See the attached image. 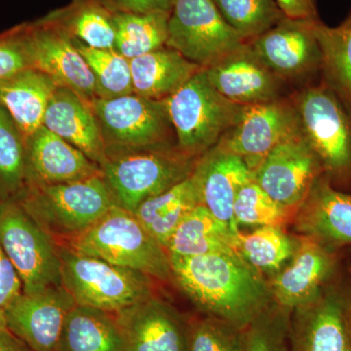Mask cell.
<instances>
[{
    "label": "cell",
    "instance_id": "obj_1",
    "mask_svg": "<svg viewBox=\"0 0 351 351\" xmlns=\"http://www.w3.org/2000/svg\"><path fill=\"white\" fill-rule=\"evenodd\" d=\"M169 258L173 280L203 314L242 330L274 304L267 279L237 253Z\"/></svg>",
    "mask_w": 351,
    "mask_h": 351
},
{
    "label": "cell",
    "instance_id": "obj_2",
    "mask_svg": "<svg viewBox=\"0 0 351 351\" xmlns=\"http://www.w3.org/2000/svg\"><path fill=\"white\" fill-rule=\"evenodd\" d=\"M198 158L178 145L142 149L108 147L101 169L115 204L135 213L145 200L188 179Z\"/></svg>",
    "mask_w": 351,
    "mask_h": 351
},
{
    "label": "cell",
    "instance_id": "obj_3",
    "mask_svg": "<svg viewBox=\"0 0 351 351\" xmlns=\"http://www.w3.org/2000/svg\"><path fill=\"white\" fill-rule=\"evenodd\" d=\"M54 239L64 241L86 232L115 201L103 174L56 184H27L14 197Z\"/></svg>",
    "mask_w": 351,
    "mask_h": 351
},
{
    "label": "cell",
    "instance_id": "obj_4",
    "mask_svg": "<svg viewBox=\"0 0 351 351\" xmlns=\"http://www.w3.org/2000/svg\"><path fill=\"white\" fill-rule=\"evenodd\" d=\"M69 250L137 270L154 280H173L169 256L135 214L114 205L86 232L69 240Z\"/></svg>",
    "mask_w": 351,
    "mask_h": 351
},
{
    "label": "cell",
    "instance_id": "obj_5",
    "mask_svg": "<svg viewBox=\"0 0 351 351\" xmlns=\"http://www.w3.org/2000/svg\"><path fill=\"white\" fill-rule=\"evenodd\" d=\"M177 145L200 157L219 144L239 123L244 108L223 97L208 80L204 69L164 100Z\"/></svg>",
    "mask_w": 351,
    "mask_h": 351
},
{
    "label": "cell",
    "instance_id": "obj_6",
    "mask_svg": "<svg viewBox=\"0 0 351 351\" xmlns=\"http://www.w3.org/2000/svg\"><path fill=\"white\" fill-rule=\"evenodd\" d=\"M62 285L77 306L117 313L154 294V278L137 270L119 267L58 246Z\"/></svg>",
    "mask_w": 351,
    "mask_h": 351
},
{
    "label": "cell",
    "instance_id": "obj_7",
    "mask_svg": "<svg viewBox=\"0 0 351 351\" xmlns=\"http://www.w3.org/2000/svg\"><path fill=\"white\" fill-rule=\"evenodd\" d=\"M293 103L325 177L339 191L350 186L351 119L343 104L326 84L302 90Z\"/></svg>",
    "mask_w": 351,
    "mask_h": 351
},
{
    "label": "cell",
    "instance_id": "obj_8",
    "mask_svg": "<svg viewBox=\"0 0 351 351\" xmlns=\"http://www.w3.org/2000/svg\"><path fill=\"white\" fill-rule=\"evenodd\" d=\"M0 246L17 270L25 294L62 285L56 242L14 198L0 203Z\"/></svg>",
    "mask_w": 351,
    "mask_h": 351
},
{
    "label": "cell",
    "instance_id": "obj_9",
    "mask_svg": "<svg viewBox=\"0 0 351 351\" xmlns=\"http://www.w3.org/2000/svg\"><path fill=\"white\" fill-rule=\"evenodd\" d=\"M167 29L166 46L202 69L247 43L226 22L214 0H177Z\"/></svg>",
    "mask_w": 351,
    "mask_h": 351
},
{
    "label": "cell",
    "instance_id": "obj_10",
    "mask_svg": "<svg viewBox=\"0 0 351 351\" xmlns=\"http://www.w3.org/2000/svg\"><path fill=\"white\" fill-rule=\"evenodd\" d=\"M106 147L142 149L171 145L175 135L164 101L136 93L92 103Z\"/></svg>",
    "mask_w": 351,
    "mask_h": 351
},
{
    "label": "cell",
    "instance_id": "obj_11",
    "mask_svg": "<svg viewBox=\"0 0 351 351\" xmlns=\"http://www.w3.org/2000/svg\"><path fill=\"white\" fill-rule=\"evenodd\" d=\"M295 247L287 265L267 279L274 304L292 311L311 302L338 278L348 257L317 240L295 235Z\"/></svg>",
    "mask_w": 351,
    "mask_h": 351
},
{
    "label": "cell",
    "instance_id": "obj_12",
    "mask_svg": "<svg viewBox=\"0 0 351 351\" xmlns=\"http://www.w3.org/2000/svg\"><path fill=\"white\" fill-rule=\"evenodd\" d=\"M323 175L301 132L277 145L252 176L272 199L295 214Z\"/></svg>",
    "mask_w": 351,
    "mask_h": 351
},
{
    "label": "cell",
    "instance_id": "obj_13",
    "mask_svg": "<svg viewBox=\"0 0 351 351\" xmlns=\"http://www.w3.org/2000/svg\"><path fill=\"white\" fill-rule=\"evenodd\" d=\"M301 132L294 103L279 98L245 107L239 123L217 145L241 157L253 175L277 145Z\"/></svg>",
    "mask_w": 351,
    "mask_h": 351
},
{
    "label": "cell",
    "instance_id": "obj_14",
    "mask_svg": "<svg viewBox=\"0 0 351 351\" xmlns=\"http://www.w3.org/2000/svg\"><path fill=\"white\" fill-rule=\"evenodd\" d=\"M346 267L320 294L291 311V351H351L345 314Z\"/></svg>",
    "mask_w": 351,
    "mask_h": 351
},
{
    "label": "cell",
    "instance_id": "obj_15",
    "mask_svg": "<svg viewBox=\"0 0 351 351\" xmlns=\"http://www.w3.org/2000/svg\"><path fill=\"white\" fill-rule=\"evenodd\" d=\"M27 43L32 68L43 71L92 105L99 98L91 69L71 36L59 25L43 19L27 23Z\"/></svg>",
    "mask_w": 351,
    "mask_h": 351
},
{
    "label": "cell",
    "instance_id": "obj_16",
    "mask_svg": "<svg viewBox=\"0 0 351 351\" xmlns=\"http://www.w3.org/2000/svg\"><path fill=\"white\" fill-rule=\"evenodd\" d=\"M75 306L63 285L22 293L4 308L7 329L32 351H56L64 320Z\"/></svg>",
    "mask_w": 351,
    "mask_h": 351
},
{
    "label": "cell",
    "instance_id": "obj_17",
    "mask_svg": "<svg viewBox=\"0 0 351 351\" xmlns=\"http://www.w3.org/2000/svg\"><path fill=\"white\" fill-rule=\"evenodd\" d=\"M126 351H186L188 319L156 295L114 313Z\"/></svg>",
    "mask_w": 351,
    "mask_h": 351
},
{
    "label": "cell",
    "instance_id": "obj_18",
    "mask_svg": "<svg viewBox=\"0 0 351 351\" xmlns=\"http://www.w3.org/2000/svg\"><path fill=\"white\" fill-rule=\"evenodd\" d=\"M193 178L199 191L200 204L228 232L237 235L233 207L240 189L253 176L241 157L215 145L198 158Z\"/></svg>",
    "mask_w": 351,
    "mask_h": 351
},
{
    "label": "cell",
    "instance_id": "obj_19",
    "mask_svg": "<svg viewBox=\"0 0 351 351\" xmlns=\"http://www.w3.org/2000/svg\"><path fill=\"white\" fill-rule=\"evenodd\" d=\"M313 22L284 18L249 43L261 61L279 78L306 75L321 66Z\"/></svg>",
    "mask_w": 351,
    "mask_h": 351
},
{
    "label": "cell",
    "instance_id": "obj_20",
    "mask_svg": "<svg viewBox=\"0 0 351 351\" xmlns=\"http://www.w3.org/2000/svg\"><path fill=\"white\" fill-rule=\"evenodd\" d=\"M204 71L219 93L242 107L280 98L281 78L261 61L249 43Z\"/></svg>",
    "mask_w": 351,
    "mask_h": 351
},
{
    "label": "cell",
    "instance_id": "obj_21",
    "mask_svg": "<svg viewBox=\"0 0 351 351\" xmlns=\"http://www.w3.org/2000/svg\"><path fill=\"white\" fill-rule=\"evenodd\" d=\"M101 174L98 164L44 126L25 140V186L64 184Z\"/></svg>",
    "mask_w": 351,
    "mask_h": 351
},
{
    "label": "cell",
    "instance_id": "obj_22",
    "mask_svg": "<svg viewBox=\"0 0 351 351\" xmlns=\"http://www.w3.org/2000/svg\"><path fill=\"white\" fill-rule=\"evenodd\" d=\"M291 225L299 235L345 250L351 246V195L335 188L323 175L295 212Z\"/></svg>",
    "mask_w": 351,
    "mask_h": 351
},
{
    "label": "cell",
    "instance_id": "obj_23",
    "mask_svg": "<svg viewBox=\"0 0 351 351\" xmlns=\"http://www.w3.org/2000/svg\"><path fill=\"white\" fill-rule=\"evenodd\" d=\"M43 126L80 149L101 167L106 157L105 140L92 106L66 87L51 97Z\"/></svg>",
    "mask_w": 351,
    "mask_h": 351
},
{
    "label": "cell",
    "instance_id": "obj_24",
    "mask_svg": "<svg viewBox=\"0 0 351 351\" xmlns=\"http://www.w3.org/2000/svg\"><path fill=\"white\" fill-rule=\"evenodd\" d=\"M58 87L52 78L34 68L0 80V107L12 117L25 140L43 126L48 103Z\"/></svg>",
    "mask_w": 351,
    "mask_h": 351
},
{
    "label": "cell",
    "instance_id": "obj_25",
    "mask_svg": "<svg viewBox=\"0 0 351 351\" xmlns=\"http://www.w3.org/2000/svg\"><path fill=\"white\" fill-rule=\"evenodd\" d=\"M130 68L134 93L156 101L167 99L202 69L168 46L134 58Z\"/></svg>",
    "mask_w": 351,
    "mask_h": 351
},
{
    "label": "cell",
    "instance_id": "obj_26",
    "mask_svg": "<svg viewBox=\"0 0 351 351\" xmlns=\"http://www.w3.org/2000/svg\"><path fill=\"white\" fill-rule=\"evenodd\" d=\"M56 351H126L114 314L75 304L66 315Z\"/></svg>",
    "mask_w": 351,
    "mask_h": 351
},
{
    "label": "cell",
    "instance_id": "obj_27",
    "mask_svg": "<svg viewBox=\"0 0 351 351\" xmlns=\"http://www.w3.org/2000/svg\"><path fill=\"white\" fill-rule=\"evenodd\" d=\"M198 205L199 191L191 174L168 191L145 200L134 214L147 232L166 250L176 228Z\"/></svg>",
    "mask_w": 351,
    "mask_h": 351
},
{
    "label": "cell",
    "instance_id": "obj_28",
    "mask_svg": "<svg viewBox=\"0 0 351 351\" xmlns=\"http://www.w3.org/2000/svg\"><path fill=\"white\" fill-rule=\"evenodd\" d=\"M235 239L237 235L228 232L206 208L200 204L186 215L176 228L166 247V252L169 258L237 253Z\"/></svg>",
    "mask_w": 351,
    "mask_h": 351
},
{
    "label": "cell",
    "instance_id": "obj_29",
    "mask_svg": "<svg viewBox=\"0 0 351 351\" xmlns=\"http://www.w3.org/2000/svg\"><path fill=\"white\" fill-rule=\"evenodd\" d=\"M45 19L59 25L71 38L88 47L114 50L112 12L97 0H75L66 8L50 14Z\"/></svg>",
    "mask_w": 351,
    "mask_h": 351
},
{
    "label": "cell",
    "instance_id": "obj_30",
    "mask_svg": "<svg viewBox=\"0 0 351 351\" xmlns=\"http://www.w3.org/2000/svg\"><path fill=\"white\" fill-rule=\"evenodd\" d=\"M313 29L320 48L324 84L351 114V27H328L317 20Z\"/></svg>",
    "mask_w": 351,
    "mask_h": 351
},
{
    "label": "cell",
    "instance_id": "obj_31",
    "mask_svg": "<svg viewBox=\"0 0 351 351\" xmlns=\"http://www.w3.org/2000/svg\"><path fill=\"white\" fill-rule=\"evenodd\" d=\"M295 247V235L291 237L279 226H260L249 233L239 230L234 242V250L240 257L269 278L287 265Z\"/></svg>",
    "mask_w": 351,
    "mask_h": 351
},
{
    "label": "cell",
    "instance_id": "obj_32",
    "mask_svg": "<svg viewBox=\"0 0 351 351\" xmlns=\"http://www.w3.org/2000/svg\"><path fill=\"white\" fill-rule=\"evenodd\" d=\"M170 12L112 13L115 47L132 60L166 46Z\"/></svg>",
    "mask_w": 351,
    "mask_h": 351
},
{
    "label": "cell",
    "instance_id": "obj_33",
    "mask_svg": "<svg viewBox=\"0 0 351 351\" xmlns=\"http://www.w3.org/2000/svg\"><path fill=\"white\" fill-rule=\"evenodd\" d=\"M223 19L247 43L286 18L276 0H214Z\"/></svg>",
    "mask_w": 351,
    "mask_h": 351
},
{
    "label": "cell",
    "instance_id": "obj_34",
    "mask_svg": "<svg viewBox=\"0 0 351 351\" xmlns=\"http://www.w3.org/2000/svg\"><path fill=\"white\" fill-rule=\"evenodd\" d=\"M96 80L99 98L134 93L130 60L115 50L95 49L71 38Z\"/></svg>",
    "mask_w": 351,
    "mask_h": 351
},
{
    "label": "cell",
    "instance_id": "obj_35",
    "mask_svg": "<svg viewBox=\"0 0 351 351\" xmlns=\"http://www.w3.org/2000/svg\"><path fill=\"white\" fill-rule=\"evenodd\" d=\"M25 184V140L19 127L0 107V191L14 198Z\"/></svg>",
    "mask_w": 351,
    "mask_h": 351
},
{
    "label": "cell",
    "instance_id": "obj_36",
    "mask_svg": "<svg viewBox=\"0 0 351 351\" xmlns=\"http://www.w3.org/2000/svg\"><path fill=\"white\" fill-rule=\"evenodd\" d=\"M235 223L239 226H279L291 225L295 214L276 202L253 178L240 189L233 207Z\"/></svg>",
    "mask_w": 351,
    "mask_h": 351
},
{
    "label": "cell",
    "instance_id": "obj_37",
    "mask_svg": "<svg viewBox=\"0 0 351 351\" xmlns=\"http://www.w3.org/2000/svg\"><path fill=\"white\" fill-rule=\"evenodd\" d=\"M291 311L276 304L242 329V351H291Z\"/></svg>",
    "mask_w": 351,
    "mask_h": 351
},
{
    "label": "cell",
    "instance_id": "obj_38",
    "mask_svg": "<svg viewBox=\"0 0 351 351\" xmlns=\"http://www.w3.org/2000/svg\"><path fill=\"white\" fill-rule=\"evenodd\" d=\"M186 351H242V330L206 314L191 318Z\"/></svg>",
    "mask_w": 351,
    "mask_h": 351
},
{
    "label": "cell",
    "instance_id": "obj_39",
    "mask_svg": "<svg viewBox=\"0 0 351 351\" xmlns=\"http://www.w3.org/2000/svg\"><path fill=\"white\" fill-rule=\"evenodd\" d=\"M29 68L32 64L25 23L0 34V80Z\"/></svg>",
    "mask_w": 351,
    "mask_h": 351
},
{
    "label": "cell",
    "instance_id": "obj_40",
    "mask_svg": "<svg viewBox=\"0 0 351 351\" xmlns=\"http://www.w3.org/2000/svg\"><path fill=\"white\" fill-rule=\"evenodd\" d=\"M112 13L171 12L177 0H97Z\"/></svg>",
    "mask_w": 351,
    "mask_h": 351
},
{
    "label": "cell",
    "instance_id": "obj_41",
    "mask_svg": "<svg viewBox=\"0 0 351 351\" xmlns=\"http://www.w3.org/2000/svg\"><path fill=\"white\" fill-rule=\"evenodd\" d=\"M22 293L19 274L0 246V308H5Z\"/></svg>",
    "mask_w": 351,
    "mask_h": 351
},
{
    "label": "cell",
    "instance_id": "obj_42",
    "mask_svg": "<svg viewBox=\"0 0 351 351\" xmlns=\"http://www.w3.org/2000/svg\"><path fill=\"white\" fill-rule=\"evenodd\" d=\"M277 5L287 19L316 21L318 18L316 0H276Z\"/></svg>",
    "mask_w": 351,
    "mask_h": 351
},
{
    "label": "cell",
    "instance_id": "obj_43",
    "mask_svg": "<svg viewBox=\"0 0 351 351\" xmlns=\"http://www.w3.org/2000/svg\"><path fill=\"white\" fill-rule=\"evenodd\" d=\"M0 351H32L8 329L0 330Z\"/></svg>",
    "mask_w": 351,
    "mask_h": 351
},
{
    "label": "cell",
    "instance_id": "obj_44",
    "mask_svg": "<svg viewBox=\"0 0 351 351\" xmlns=\"http://www.w3.org/2000/svg\"><path fill=\"white\" fill-rule=\"evenodd\" d=\"M345 314L351 338V261L346 263L345 271Z\"/></svg>",
    "mask_w": 351,
    "mask_h": 351
},
{
    "label": "cell",
    "instance_id": "obj_45",
    "mask_svg": "<svg viewBox=\"0 0 351 351\" xmlns=\"http://www.w3.org/2000/svg\"><path fill=\"white\" fill-rule=\"evenodd\" d=\"M7 329L5 313L4 309L0 308V330Z\"/></svg>",
    "mask_w": 351,
    "mask_h": 351
},
{
    "label": "cell",
    "instance_id": "obj_46",
    "mask_svg": "<svg viewBox=\"0 0 351 351\" xmlns=\"http://www.w3.org/2000/svg\"><path fill=\"white\" fill-rule=\"evenodd\" d=\"M341 27H351V12L350 15L348 16V18L345 21H343V24L341 25Z\"/></svg>",
    "mask_w": 351,
    "mask_h": 351
},
{
    "label": "cell",
    "instance_id": "obj_47",
    "mask_svg": "<svg viewBox=\"0 0 351 351\" xmlns=\"http://www.w3.org/2000/svg\"><path fill=\"white\" fill-rule=\"evenodd\" d=\"M4 199H5V198H4L3 195H2L1 191H0V203H1L2 201H3Z\"/></svg>",
    "mask_w": 351,
    "mask_h": 351
}]
</instances>
